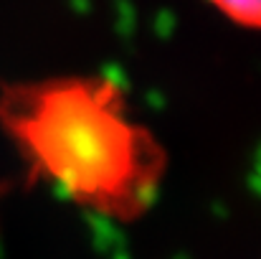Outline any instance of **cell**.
<instances>
[{
	"label": "cell",
	"instance_id": "cell-1",
	"mask_svg": "<svg viewBox=\"0 0 261 259\" xmlns=\"http://www.w3.org/2000/svg\"><path fill=\"white\" fill-rule=\"evenodd\" d=\"M0 130L33 178L114 221L140 219L168 171L165 145L135 120L124 89L99 74L3 84Z\"/></svg>",
	"mask_w": 261,
	"mask_h": 259
},
{
	"label": "cell",
	"instance_id": "cell-2",
	"mask_svg": "<svg viewBox=\"0 0 261 259\" xmlns=\"http://www.w3.org/2000/svg\"><path fill=\"white\" fill-rule=\"evenodd\" d=\"M231 23L261 31V0H208Z\"/></svg>",
	"mask_w": 261,
	"mask_h": 259
}]
</instances>
